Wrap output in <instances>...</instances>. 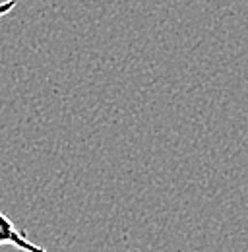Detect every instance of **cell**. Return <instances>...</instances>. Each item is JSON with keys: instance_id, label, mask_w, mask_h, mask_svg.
Returning a JSON list of instances; mask_svg holds the SVG:
<instances>
[{"instance_id": "6da1fadb", "label": "cell", "mask_w": 248, "mask_h": 252, "mask_svg": "<svg viewBox=\"0 0 248 252\" xmlns=\"http://www.w3.org/2000/svg\"><path fill=\"white\" fill-rule=\"evenodd\" d=\"M0 247H14L22 252H49L41 249L39 245L31 243L26 235V231L18 229L14 221H10L8 216L0 212Z\"/></svg>"}, {"instance_id": "7a4b0ae2", "label": "cell", "mask_w": 248, "mask_h": 252, "mask_svg": "<svg viewBox=\"0 0 248 252\" xmlns=\"http://www.w3.org/2000/svg\"><path fill=\"white\" fill-rule=\"evenodd\" d=\"M16 0H4V2H0V18L2 16H6L8 12H12L14 8H16Z\"/></svg>"}]
</instances>
